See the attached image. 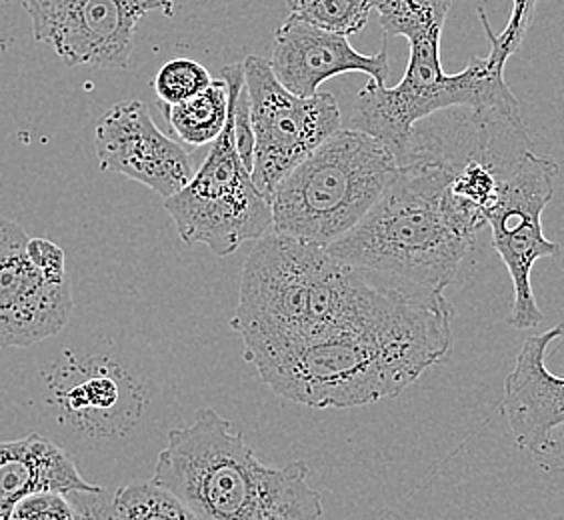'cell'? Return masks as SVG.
Returning a JSON list of instances; mask_svg holds the SVG:
<instances>
[{"label": "cell", "instance_id": "1", "mask_svg": "<svg viewBox=\"0 0 564 520\" xmlns=\"http://www.w3.org/2000/svg\"><path fill=\"white\" fill-rule=\"evenodd\" d=\"M445 293L382 277L328 254L323 247L267 232L242 267L230 326L245 348L379 325L413 315Z\"/></svg>", "mask_w": 564, "mask_h": 520}, {"label": "cell", "instance_id": "2", "mask_svg": "<svg viewBox=\"0 0 564 520\" xmlns=\"http://www.w3.org/2000/svg\"><path fill=\"white\" fill-rule=\"evenodd\" d=\"M453 348L445 296L379 325L245 348V358L286 401L311 409H355L401 394Z\"/></svg>", "mask_w": 564, "mask_h": 520}, {"label": "cell", "instance_id": "3", "mask_svg": "<svg viewBox=\"0 0 564 520\" xmlns=\"http://www.w3.org/2000/svg\"><path fill=\"white\" fill-rule=\"evenodd\" d=\"M152 480L198 520H321L325 512L306 463L264 465L213 409H198L195 423L169 433Z\"/></svg>", "mask_w": 564, "mask_h": 520}, {"label": "cell", "instance_id": "4", "mask_svg": "<svg viewBox=\"0 0 564 520\" xmlns=\"http://www.w3.org/2000/svg\"><path fill=\"white\" fill-rule=\"evenodd\" d=\"M397 171L394 152L377 137L337 130L272 191V230L325 249L357 227Z\"/></svg>", "mask_w": 564, "mask_h": 520}, {"label": "cell", "instance_id": "5", "mask_svg": "<svg viewBox=\"0 0 564 520\" xmlns=\"http://www.w3.org/2000/svg\"><path fill=\"white\" fill-rule=\"evenodd\" d=\"M441 39L443 34H426L409 41L411 58L397 87L370 78L358 93L350 129L377 137L399 156L419 120L453 107L478 109L514 97L505 80L507 56L490 48L487 56H473L465 71L448 75L441 63Z\"/></svg>", "mask_w": 564, "mask_h": 520}, {"label": "cell", "instance_id": "6", "mask_svg": "<svg viewBox=\"0 0 564 520\" xmlns=\"http://www.w3.org/2000/svg\"><path fill=\"white\" fill-rule=\"evenodd\" d=\"M223 78L228 85L227 127L210 144L191 183L164 198V208L183 242L205 245L217 257H228L272 230L271 196L254 183L235 137V98L245 85V66H225Z\"/></svg>", "mask_w": 564, "mask_h": 520}, {"label": "cell", "instance_id": "7", "mask_svg": "<svg viewBox=\"0 0 564 520\" xmlns=\"http://www.w3.org/2000/svg\"><path fill=\"white\" fill-rule=\"evenodd\" d=\"M242 66L254 134L252 178L271 196L294 166L340 130L343 112L330 93L299 97L282 87L262 56H247Z\"/></svg>", "mask_w": 564, "mask_h": 520}, {"label": "cell", "instance_id": "8", "mask_svg": "<svg viewBox=\"0 0 564 520\" xmlns=\"http://www.w3.org/2000/svg\"><path fill=\"white\" fill-rule=\"evenodd\" d=\"M556 176L558 164L551 156L529 151L500 181L499 196L487 210L492 249L499 252L514 289L509 325L519 331L534 328L544 321L532 293L536 260L561 254V247L543 232V213L553 201Z\"/></svg>", "mask_w": 564, "mask_h": 520}, {"label": "cell", "instance_id": "9", "mask_svg": "<svg viewBox=\"0 0 564 520\" xmlns=\"http://www.w3.org/2000/svg\"><path fill=\"white\" fill-rule=\"evenodd\" d=\"M34 39L66 66L120 71L131 63L139 22L173 17L174 0H22Z\"/></svg>", "mask_w": 564, "mask_h": 520}, {"label": "cell", "instance_id": "10", "mask_svg": "<svg viewBox=\"0 0 564 520\" xmlns=\"http://www.w3.org/2000/svg\"><path fill=\"white\" fill-rule=\"evenodd\" d=\"M31 237L0 217V348H29L65 331L75 301L68 279L41 271L29 257Z\"/></svg>", "mask_w": 564, "mask_h": 520}, {"label": "cell", "instance_id": "11", "mask_svg": "<svg viewBox=\"0 0 564 520\" xmlns=\"http://www.w3.org/2000/svg\"><path fill=\"white\" fill-rule=\"evenodd\" d=\"M95 151L100 171L137 181L163 198L185 188L196 173L185 147L166 137L137 98L117 102L98 119Z\"/></svg>", "mask_w": 564, "mask_h": 520}, {"label": "cell", "instance_id": "12", "mask_svg": "<svg viewBox=\"0 0 564 520\" xmlns=\"http://www.w3.org/2000/svg\"><path fill=\"white\" fill-rule=\"evenodd\" d=\"M272 73L299 97H313L326 80L347 73H365L387 85L389 51L362 55L348 36L318 29L315 24L289 17L274 33L271 56Z\"/></svg>", "mask_w": 564, "mask_h": 520}, {"label": "cell", "instance_id": "13", "mask_svg": "<svg viewBox=\"0 0 564 520\" xmlns=\"http://www.w3.org/2000/svg\"><path fill=\"white\" fill-rule=\"evenodd\" d=\"M563 335L564 326H554L524 338L505 380L502 412L517 445L532 455L551 453L556 445L554 431L564 426V377L546 367V350Z\"/></svg>", "mask_w": 564, "mask_h": 520}, {"label": "cell", "instance_id": "14", "mask_svg": "<svg viewBox=\"0 0 564 520\" xmlns=\"http://www.w3.org/2000/svg\"><path fill=\"white\" fill-rule=\"evenodd\" d=\"M65 448L43 434L31 433L0 443V520H11L24 497L44 490H93Z\"/></svg>", "mask_w": 564, "mask_h": 520}, {"label": "cell", "instance_id": "15", "mask_svg": "<svg viewBox=\"0 0 564 520\" xmlns=\"http://www.w3.org/2000/svg\"><path fill=\"white\" fill-rule=\"evenodd\" d=\"M173 139L193 149L213 144L227 127L228 85L225 78L213 80L200 95L176 105H161Z\"/></svg>", "mask_w": 564, "mask_h": 520}, {"label": "cell", "instance_id": "16", "mask_svg": "<svg viewBox=\"0 0 564 520\" xmlns=\"http://www.w3.org/2000/svg\"><path fill=\"white\" fill-rule=\"evenodd\" d=\"M453 0H370L379 12L380 29L387 36L413 41L424 34H443Z\"/></svg>", "mask_w": 564, "mask_h": 520}, {"label": "cell", "instance_id": "17", "mask_svg": "<svg viewBox=\"0 0 564 520\" xmlns=\"http://www.w3.org/2000/svg\"><path fill=\"white\" fill-rule=\"evenodd\" d=\"M112 520H198L171 490L154 480L131 483L112 495Z\"/></svg>", "mask_w": 564, "mask_h": 520}, {"label": "cell", "instance_id": "18", "mask_svg": "<svg viewBox=\"0 0 564 520\" xmlns=\"http://www.w3.org/2000/svg\"><path fill=\"white\" fill-rule=\"evenodd\" d=\"M293 19L350 36L369 24L370 0H286Z\"/></svg>", "mask_w": 564, "mask_h": 520}, {"label": "cell", "instance_id": "19", "mask_svg": "<svg viewBox=\"0 0 564 520\" xmlns=\"http://www.w3.org/2000/svg\"><path fill=\"white\" fill-rule=\"evenodd\" d=\"M213 80L215 78L208 73L207 66L193 58H173L161 66L152 80V88L161 105H176L200 95L205 88L210 87Z\"/></svg>", "mask_w": 564, "mask_h": 520}, {"label": "cell", "instance_id": "20", "mask_svg": "<svg viewBox=\"0 0 564 520\" xmlns=\"http://www.w3.org/2000/svg\"><path fill=\"white\" fill-rule=\"evenodd\" d=\"M119 384L109 375H97L66 392V404L78 412H109L119 401Z\"/></svg>", "mask_w": 564, "mask_h": 520}, {"label": "cell", "instance_id": "21", "mask_svg": "<svg viewBox=\"0 0 564 520\" xmlns=\"http://www.w3.org/2000/svg\"><path fill=\"white\" fill-rule=\"evenodd\" d=\"M11 520H76L68 492L44 490L29 495L14 507Z\"/></svg>", "mask_w": 564, "mask_h": 520}, {"label": "cell", "instance_id": "22", "mask_svg": "<svg viewBox=\"0 0 564 520\" xmlns=\"http://www.w3.org/2000/svg\"><path fill=\"white\" fill-rule=\"evenodd\" d=\"M68 499L76 510V520H112V497L105 488L70 490Z\"/></svg>", "mask_w": 564, "mask_h": 520}]
</instances>
